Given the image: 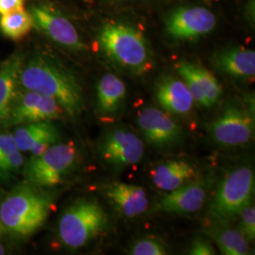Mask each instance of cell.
<instances>
[{"mask_svg":"<svg viewBox=\"0 0 255 255\" xmlns=\"http://www.w3.org/2000/svg\"><path fill=\"white\" fill-rule=\"evenodd\" d=\"M19 85L24 90L36 92L57 101L70 117L83 108L82 91L77 79L60 64L43 56H35L23 64Z\"/></svg>","mask_w":255,"mask_h":255,"instance_id":"cell-1","label":"cell"},{"mask_svg":"<svg viewBox=\"0 0 255 255\" xmlns=\"http://www.w3.org/2000/svg\"><path fill=\"white\" fill-rule=\"evenodd\" d=\"M99 42L113 62L132 73H146L152 66L145 37L134 27L122 23H107L101 28Z\"/></svg>","mask_w":255,"mask_h":255,"instance_id":"cell-2","label":"cell"},{"mask_svg":"<svg viewBox=\"0 0 255 255\" xmlns=\"http://www.w3.org/2000/svg\"><path fill=\"white\" fill-rule=\"evenodd\" d=\"M50 202L45 195L29 186H20L0 205V223L18 237L34 234L46 222Z\"/></svg>","mask_w":255,"mask_h":255,"instance_id":"cell-3","label":"cell"},{"mask_svg":"<svg viewBox=\"0 0 255 255\" xmlns=\"http://www.w3.org/2000/svg\"><path fill=\"white\" fill-rule=\"evenodd\" d=\"M107 215L95 201H76L59 222V237L70 249H79L97 237L107 224Z\"/></svg>","mask_w":255,"mask_h":255,"instance_id":"cell-4","label":"cell"},{"mask_svg":"<svg viewBox=\"0 0 255 255\" xmlns=\"http://www.w3.org/2000/svg\"><path fill=\"white\" fill-rule=\"evenodd\" d=\"M255 191V174L241 166L227 175L219 185L209 207V215L218 221H226L238 215L252 202Z\"/></svg>","mask_w":255,"mask_h":255,"instance_id":"cell-5","label":"cell"},{"mask_svg":"<svg viewBox=\"0 0 255 255\" xmlns=\"http://www.w3.org/2000/svg\"><path fill=\"white\" fill-rule=\"evenodd\" d=\"M77 147L72 142L54 144L43 153L32 156L25 175L28 182L40 187L59 184L76 162Z\"/></svg>","mask_w":255,"mask_h":255,"instance_id":"cell-6","label":"cell"},{"mask_svg":"<svg viewBox=\"0 0 255 255\" xmlns=\"http://www.w3.org/2000/svg\"><path fill=\"white\" fill-rule=\"evenodd\" d=\"M209 132L219 145H245L255 134V118L246 107L230 103L219 118L210 124Z\"/></svg>","mask_w":255,"mask_h":255,"instance_id":"cell-7","label":"cell"},{"mask_svg":"<svg viewBox=\"0 0 255 255\" xmlns=\"http://www.w3.org/2000/svg\"><path fill=\"white\" fill-rule=\"evenodd\" d=\"M28 11L33 21V27L56 44L74 51L86 49L72 22L54 7L37 3L31 5Z\"/></svg>","mask_w":255,"mask_h":255,"instance_id":"cell-8","label":"cell"},{"mask_svg":"<svg viewBox=\"0 0 255 255\" xmlns=\"http://www.w3.org/2000/svg\"><path fill=\"white\" fill-rule=\"evenodd\" d=\"M217 24L215 14L204 7L176 9L166 20V31L177 40H195L211 32Z\"/></svg>","mask_w":255,"mask_h":255,"instance_id":"cell-9","label":"cell"},{"mask_svg":"<svg viewBox=\"0 0 255 255\" xmlns=\"http://www.w3.org/2000/svg\"><path fill=\"white\" fill-rule=\"evenodd\" d=\"M101 154L109 164L127 166L137 164L144 155V144L133 132L118 128L109 132L101 144Z\"/></svg>","mask_w":255,"mask_h":255,"instance_id":"cell-10","label":"cell"},{"mask_svg":"<svg viewBox=\"0 0 255 255\" xmlns=\"http://www.w3.org/2000/svg\"><path fill=\"white\" fill-rule=\"evenodd\" d=\"M137 121L146 139L157 146H169L181 138V128L162 110L154 107L141 110Z\"/></svg>","mask_w":255,"mask_h":255,"instance_id":"cell-11","label":"cell"},{"mask_svg":"<svg viewBox=\"0 0 255 255\" xmlns=\"http://www.w3.org/2000/svg\"><path fill=\"white\" fill-rule=\"evenodd\" d=\"M23 59L18 54L10 56L0 66V125L8 122L17 97L19 74Z\"/></svg>","mask_w":255,"mask_h":255,"instance_id":"cell-12","label":"cell"},{"mask_svg":"<svg viewBox=\"0 0 255 255\" xmlns=\"http://www.w3.org/2000/svg\"><path fill=\"white\" fill-rule=\"evenodd\" d=\"M106 195L117 208L127 218H134L148 208L146 191L141 186L124 182H114L106 190Z\"/></svg>","mask_w":255,"mask_h":255,"instance_id":"cell-13","label":"cell"},{"mask_svg":"<svg viewBox=\"0 0 255 255\" xmlns=\"http://www.w3.org/2000/svg\"><path fill=\"white\" fill-rule=\"evenodd\" d=\"M206 198L204 186L192 182L170 191L161 201V207L167 213L188 214L201 209Z\"/></svg>","mask_w":255,"mask_h":255,"instance_id":"cell-14","label":"cell"},{"mask_svg":"<svg viewBox=\"0 0 255 255\" xmlns=\"http://www.w3.org/2000/svg\"><path fill=\"white\" fill-rule=\"evenodd\" d=\"M156 97L165 111L179 115L191 111L195 102L185 82L173 78L164 79L159 83Z\"/></svg>","mask_w":255,"mask_h":255,"instance_id":"cell-15","label":"cell"},{"mask_svg":"<svg viewBox=\"0 0 255 255\" xmlns=\"http://www.w3.org/2000/svg\"><path fill=\"white\" fill-rule=\"evenodd\" d=\"M216 66L235 78L251 80L255 75V52L246 48L222 51L215 57Z\"/></svg>","mask_w":255,"mask_h":255,"instance_id":"cell-16","label":"cell"},{"mask_svg":"<svg viewBox=\"0 0 255 255\" xmlns=\"http://www.w3.org/2000/svg\"><path fill=\"white\" fill-rule=\"evenodd\" d=\"M194 176V167L184 161H170L160 164L151 172L155 185L161 190L168 192L181 187Z\"/></svg>","mask_w":255,"mask_h":255,"instance_id":"cell-17","label":"cell"},{"mask_svg":"<svg viewBox=\"0 0 255 255\" xmlns=\"http://www.w3.org/2000/svg\"><path fill=\"white\" fill-rule=\"evenodd\" d=\"M126 97L125 83L114 74H106L97 86L98 109L102 115L117 113Z\"/></svg>","mask_w":255,"mask_h":255,"instance_id":"cell-18","label":"cell"},{"mask_svg":"<svg viewBox=\"0 0 255 255\" xmlns=\"http://www.w3.org/2000/svg\"><path fill=\"white\" fill-rule=\"evenodd\" d=\"M225 255H246L249 254V239L241 230L232 227H219L210 234Z\"/></svg>","mask_w":255,"mask_h":255,"instance_id":"cell-19","label":"cell"},{"mask_svg":"<svg viewBox=\"0 0 255 255\" xmlns=\"http://www.w3.org/2000/svg\"><path fill=\"white\" fill-rule=\"evenodd\" d=\"M33 27L29 11L20 9L0 15V31L8 39L18 41L27 36Z\"/></svg>","mask_w":255,"mask_h":255,"instance_id":"cell-20","label":"cell"},{"mask_svg":"<svg viewBox=\"0 0 255 255\" xmlns=\"http://www.w3.org/2000/svg\"><path fill=\"white\" fill-rule=\"evenodd\" d=\"M24 163V156L18 149L13 135L0 133V178H8L17 172Z\"/></svg>","mask_w":255,"mask_h":255,"instance_id":"cell-21","label":"cell"},{"mask_svg":"<svg viewBox=\"0 0 255 255\" xmlns=\"http://www.w3.org/2000/svg\"><path fill=\"white\" fill-rule=\"evenodd\" d=\"M57 128L49 121L27 123L18 128L13 134L16 146L21 152L29 151L46 134Z\"/></svg>","mask_w":255,"mask_h":255,"instance_id":"cell-22","label":"cell"},{"mask_svg":"<svg viewBox=\"0 0 255 255\" xmlns=\"http://www.w3.org/2000/svg\"><path fill=\"white\" fill-rule=\"evenodd\" d=\"M188 66L194 78L209 101L210 105L212 106L216 104L222 95V87L217 78L209 70L201 66L190 63H188Z\"/></svg>","mask_w":255,"mask_h":255,"instance_id":"cell-23","label":"cell"},{"mask_svg":"<svg viewBox=\"0 0 255 255\" xmlns=\"http://www.w3.org/2000/svg\"><path fill=\"white\" fill-rule=\"evenodd\" d=\"M130 254L133 255H164L167 254L165 247L155 239H142L131 247Z\"/></svg>","mask_w":255,"mask_h":255,"instance_id":"cell-24","label":"cell"},{"mask_svg":"<svg viewBox=\"0 0 255 255\" xmlns=\"http://www.w3.org/2000/svg\"><path fill=\"white\" fill-rule=\"evenodd\" d=\"M241 220V231L244 233L249 241L254 240L255 237V208L249 203L238 213Z\"/></svg>","mask_w":255,"mask_h":255,"instance_id":"cell-25","label":"cell"},{"mask_svg":"<svg viewBox=\"0 0 255 255\" xmlns=\"http://www.w3.org/2000/svg\"><path fill=\"white\" fill-rule=\"evenodd\" d=\"M189 254L192 255H213L216 252L208 241L203 238H197L192 243Z\"/></svg>","mask_w":255,"mask_h":255,"instance_id":"cell-26","label":"cell"},{"mask_svg":"<svg viewBox=\"0 0 255 255\" xmlns=\"http://www.w3.org/2000/svg\"><path fill=\"white\" fill-rule=\"evenodd\" d=\"M26 0H0V15L25 9Z\"/></svg>","mask_w":255,"mask_h":255,"instance_id":"cell-27","label":"cell"},{"mask_svg":"<svg viewBox=\"0 0 255 255\" xmlns=\"http://www.w3.org/2000/svg\"><path fill=\"white\" fill-rule=\"evenodd\" d=\"M5 255V248L0 243V255Z\"/></svg>","mask_w":255,"mask_h":255,"instance_id":"cell-28","label":"cell"},{"mask_svg":"<svg viewBox=\"0 0 255 255\" xmlns=\"http://www.w3.org/2000/svg\"><path fill=\"white\" fill-rule=\"evenodd\" d=\"M119 1H125V0H119Z\"/></svg>","mask_w":255,"mask_h":255,"instance_id":"cell-29","label":"cell"}]
</instances>
